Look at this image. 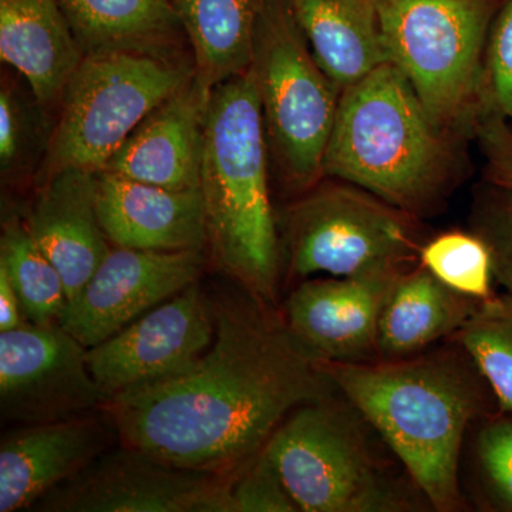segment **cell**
Returning <instances> with one entry per match:
<instances>
[{
  "label": "cell",
  "instance_id": "obj_24",
  "mask_svg": "<svg viewBox=\"0 0 512 512\" xmlns=\"http://www.w3.org/2000/svg\"><path fill=\"white\" fill-rule=\"evenodd\" d=\"M0 266L8 272L29 323L59 322L66 309L62 276L33 238L28 222L10 217L3 222Z\"/></svg>",
  "mask_w": 512,
  "mask_h": 512
},
{
  "label": "cell",
  "instance_id": "obj_23",
  "mask_svg": "<svg viewBox=\"0 0 512 512\" xmlns=\"http://www.w3.org/2000/svg\"><path fill=\"white\" fill-rule=\"evenodd\" d=\"M269 0H175L194 77L211 90L252 63L256 25Z\"/></svg>",
  "mask_w": 512,
  "mask_h": 512
},
{
  "label": "cell",
  "instance_id": "obj_17",
  "mask_svg": "<svg viewBox=\"0 0 512 512\" xmlns=\"http://www.w3.org/2000/svg\"><path fill=\"white\" fill-rule=\"evenodd\" d=\"M211 92L192 77L141 121L100 173L171 190L200 188L205 111Z\"/></svg>",
  "mask_w": 512,
  "mask_h": 512
},
{
  "label": "cell",
  "instance_id": "obj_3",
  "mask_svg": "<svg viewBox=\"0 0 512 512\" xmlns=\"http://www.w3.org/2000/svg\"><path fill=\"white\" fill-rule=\"evenodd\" d=\"M460 138L431 119L406 76L386 63L340 94L323 178L363 188L419 220L439 211L460 180Z\"/></svg>",
  "mask_w": 512,
  "mask_h": 512
},
{
  "label": "cell",
  "instance_id": "obj_7",
  "mask_svg": "<svg viewBox=\"0 0 512 512\" xmlns=\"http://www.w3.org/2000/svg\"><path fill=\"white\" fill-rule=\"evenodd\" d=\"M254 70L269 156L286 190L323 180L342 90L313 56L289 0H269L256 25Z\"/></svg>",
  "mask_w": 512,
  "mask_h": 512
},
{
  "label": "cell",
  "instance_id": "obj_16",
  "mask_svg": "<svg viewBox=\"0 0 512 512\" xmlns=\"http://www.w3.org/2000/svg\"><path fill=\"white\" fill-rule=\"evenodd\" d=\"M97 211L104 234L117 248L181 252L208 245L200 188L171 190L99 173Z\"/></svg>",
  "mask_w": 512,
  "mask_h": 512
},
{
  "label": "cell",
  "instance_id": "obj_32",
  "mask_svg": "<svg viewBox=\"0 0 512 512\" xmlns=\"http://www.w3.org/2000/svg\"><path fill=\"white\" fill-rule=\"evenodd\" d=\"M26 137V121L18 97L9 86L0 90V165L3 174L18 167Z\"/></svg>",
  "mask_w": 512,
  "mask_h": 512
},
{
  "label": "cell",
  "instance_id": "obj_5",
  "mask_svg": "<svg viewBox=\"0 0 512 512\" xmlns=\"http://www.w3.org/2000/svg\"><path fill=\"white\" fill-rule=\"evenodd\" d=\"M333 393L293 410L264 448L299 511L429 507L410 477L384 460L365 417L342 394L336 399Z\"/></svg>",
  "mask_w": 512,
  "mask_h": 512
},
{
  "label": "cell",
  "instance_id": "obj_21",
  "mask_svg": "<svg viewBox=\"0 0 512 512\" xmlns=\"http://www.w3.org/2000/svg\"><path fill=\"white\" fill-rule=\"evenodd\" d=\"M480 302L448 288L419 262L400 276L384 306L377 357L403 359L453 338Z\"/></svg>",
  "mask_w": 512,
  "mask_h": 512
},
{
  "label": "cell",
  "instance_id": "obj_12",
  "mask_svg": "<svg viewBox=\"0 0 512 512\" xmlns=\"http://www.w3.org/2000/svg\"><path fill=\"white\" fill-rule=\"evenodd\" d=\"M215 309L198 282L87 349V365L107 397L185 372L211 348Z\"/></svg>",
  "mask_w": 512,
  "mask_h": 512
},
{
  "label": "cell",
  "instance_id": "obj_31",
  "mask_svg": "<svg viewBox=\"0 0 512 512\" xmlns=\"http://www.w3.org/2000/svg\"><path fill=\"white\" fill-rule=\"evenodd\" d=\"M485 72L488 96L512 123V0H505L494 20Z\"/></svg>",
  "mask_w": 512,
  "mask_h": 512
},
{
  "label": "cell",
  "instance_id": "obj_30",
  "mask_svg": "<svg viewBox=\"0 0 512 512\" xmlns=\"http://www.w3.org/2000/svg\"><path fill=\"white\" fill-rule=\"evenodd\" d=\"M471 136L476 138L484 158L485 183L512 192V123L497 109L488 92Z\"/></svg>",
  "mask_w": 512,
  "mask_h": 512
},
{
  "label": "cell",
  "instance_id": "obj_15",
  "mask_svg": "<svg viewBox=\"0 0 512 512\" xmlns=\"http://www.w3.org/2000/svg\"><path fill=\"white\" fill-rule=\"evenodd\" d=\"M116 439V427L103 410L9 430L0 440V512L32 510Z\"/></svg>",
  "mask_w": 512,
  "mask_h": 512
},
{
  "label": "cell",
  "instance_id": "obj_1",
  "mask_svg": "<svg viewBox=\"0 0 512 512\" xmlns=\"http://www.w3.org/2000/svg\"><path fill=\"white\" fill-rule=\"evenodd\" d=\"M215 338L190 369L110 397L103 412L126 444L173 466L231 474L282 421L336 392L278 309L254 296L214 301Z\"/></svg>",
  "mask_w": 512,
  "mask_h": 512
},
{
  "label": "cell",
  "instance_id": "obj_25",
  "mask_svg": "<svg viewBox=\"0 0 512 512\" xmlns=\"http://www.w3.org/2000/svg\"><path fill=\"white\" fill-rule=\"evenodd\" d=\"M451 340L476 363L500 412L512 413V295L494 293L478 303L476 312Z\"/></svg>",
  "mask_w": 512,
  "mask_h": 512
},
{
  "label": "cell",
  "instance_id": "obj_10",
  "mask_svg": "<svg viewBox=\"0 0 512 512\" xmlns=\"http://www.w3.org/2000/svg\"><path fill=\"white\" fill-rule=\"evenodd\" d=\"M234 474L173 466L120 443L49 491L32 511L231 512Z\"/></svg>",
  "mask_w": 512,
  "mask_h": 512
},
{
  "label": "cell",
  "instance_id": "obj_13",
  "mask_svg": "<svg viewBox=\"0 0 512 512\" xmlns=\"http://www.w3.org/2000/svg\"><path fill=\"white\" fill-rule=\"evenodd\" d=\"M202 268V251L111 248L59 323L84 348H94L198 282Z\"/></svg>",
  "mask_w": 512,
  "mask_h": 512
},
{
  "label": "cell",
  "instance_id": "obj_4",
  "mask_svg": "<svg viewBox=\"0 0 512 512\" xmlns=\"http://www.w3.org/2000/svg\"><path fill=\"white\" fill-rule=\"evenodd\" d=\"M254 70L218 84L205 111L200 190L208 245L242 291L278 309L281 235Z\"/></svg>",
  "mask_w": 512,
  "mask_h": 512
},
{
  "label": "cell",
  "instance_id": "obj_33",
  "mask_svg": "<svg viewBox=\"0 0 512 512\" xmlns=\"http://www.w3.org/2000/svg\"><path fill=\"white\" fill-rule=\"evenodd\" d=\"M18 293L13 288L8 272L0 266V332L18 329L26 325Z\"/></svg>",
  "mask_w": 512,
  "mask_h": 512
},
{
  "label": "cell",
  "instance_id": "obj_19",
  "mask_svg": "<svg viewBox=\"0 0 512 512\" xmlns=\"http://www.w3.org/2000/svg\"><path fill=\"white\" fill-rule=\"evenodd\" d=\"M0 57L49 104L62 99L83 53L60 0H0Z\"/></svg>",
  "mask_w": 512,
  "mask_h": 512
},
{
  "label": "cell",
  "instance_id": "obj_27",
  "mask_svg": "<svg viewBox=\"0 0 512 512\" xmlns=\"http://www.w3.org/2000/svg\"><path fill=\"white\" fill-rule=\"evenodd\" d=\"M473 464L485 510L512 512V413L497 412L478 421Z\"/></svg>",
  "mask_w": 512,
  "mask_h": 512
},
{
  "label": "cell",
  "instance_id": "obj_18",
  "mask_svg": "<svg viewBox=\"0 0 512 512\" xmlns=\"http://www.w3.org/2000/svg\"><path fill=\"white\" fill-rule=\"evenodd\" d=\"M97 174L63 168L47 175L26 220L37 245L62 276L69 302L111 251L97 211Z\"/></svg>",
  "mask_w": 512,
  "mask_h": 512
},
{
  "label": "cell",
  "instance_id": "obj_29",
  "mask_svg": "<svg viewBox=\"0 0 512 512\" xmlns=\"http://www.w3.org/2000/svg\"><path fill=\"white\" fill-rule=\"evenodd\" d=\"M229 500L231 512L299 511L264 450L235 471Z\"/></svg>",
  "mask_w": 512,
  "mask_h": 512
},
{
  "label": "cell",
  "instance_id": "obj_8",
  "mask_svg": "<svg viewBox=\"0 0 512 512\" xmlns=\"http://www.w3.org/2000/svg\"><path fill=\"white\" fill-rule=\"evenodd\" d=\"M192 77V60L175 55L84 56L62 96L47 175L63 168L100 173L141 121Z\"/></svg>",
  "mask_w": 512,
  "mask_h": 512
},
{
  "label": "cell",
  "instance_id": "obj_2",
  "mask_svg": "<svg viewBox=\"0 0 512 512\" xmlns=\"http://www.w3.org/2000/svg\"><path fill=\"white\" fill-rule=\"evenodd\" d=\"M453 343L403 359L318 360L336 392L365 417L436 512L466 508L460 487L464 439L474 424L500 412L476 363Z\"/></svg>",
  "mask_w": 512,
  "mask_h": 512
},
{
  "label": "cell",
  "instance_id": "obj_26",
  "mask_svg": "<svg viewBox=\"0 0 512 512\" xmlns=\"http://www.w3.org/2000/svg\"><path fill=\"white\" fill-rule=\"evenodd\" d=\"M419 262L448 288L485 301L494 295L493 264L477 234L448 231L421 245Z\"/></svg>",
  "mask_w": 512,
  "mask_h": 512
},
{
  "label": "cell",
  "instance_id": "obj_9",
  "mask_svg": "<svg viewBox=\"0 0 512 512\" xmlns=\"http://www.w3.org/2000/svg\"><path fill=\"white\" fill-rule=\"evenodd\" d=\"M323 178L279 222L289 274L348 276L377 265L419 264L417 218L372 192Z\"/></svg>",
  "mask_w": 512,
  "mask_h": 512
},
{
  "label": "cell",
  "instance_id": "obj_6",
  "mask_svg": "<svg viewBox=\"0 0 512 512\" xmlns=\"http://www.w3.org/2000/svg\"><path fill=\"white\" fill-rule=\"evenodd\" d=\"M505 0H379L390 63L440 127L471 136L487 97L488 39Z\"/></svg>",
  "mask_w": 512,
  "mask_h": 512
},
{
  "label": "cell",
  "instance_id": "obj_20",
  "mask_svg": "<svg viewBox=\"0 0 512 512\" xmlns=\"http://www.w3.org/2000/svg\"><path fill=\"white\" fill-rule=\"evenodd\" d=\"M320 67L340 90L390 63L379 0H289Z\"/></svg>",
  "mask_w": 512,
  "mask_h": 512
},
{
  "label": "cell",
  "instance_id": "obj_11",
  "mask_svg": "<svg viewBox=\"0 0 512 512\" xmlns=\"http://www.w3.org/2000/svg\"><path fill=\"white\" fill-rule=\"evenodd\" d=\"M107 400L90 373L87 349L59 322L0 332L2 419L52 423L97 412Z\"/></svg>",
  "mask_w": 512,
  "mask_h": 512
},
{
  "label": "cell",
  "instance_id": "obj_14",
  "mask_svg": "<svg viewBox=\"0 0 512 512\" xmlns=\"http://www.w3.org/2000/svg\"><path fill=\"white\" fill-rule=\"evenodd\" d=\"M412 266L377 265L353 275L303 281L285 303L286 325L318 360H377L384 306Z\"/></svg>",
  "mask_w": 512,
  "mask_h": 512
},
{
  "label": "cell",
  "instance_id": "obj_22",
  "mask_svg": "<svg viewBox=\"0 0 512 512\" xmlns=\"http://www.w3.org/2000/svg\"><path fill=\"white\" fill-rule=\"evenodd\" d=\"M84 56L116 52L175 55L183 22L175 0H60Z\"/></svg>",
  "mask_w": 512,
  "mask_h": 512
},
{
  "label": "cell",
  "instance_id": "obj_28",
  "mask_svg": "<svg viewBox=\"0 0 512 512\" xmlns=\"http://www.w3.org/2000/svg\"><path fill=\"white\" fill-rule=\"evenodd\" d=\"M470 227L490 251L494 279L512 295V192L488 183L481 187Z\"/></svg>",
  "mask_w": 512,
  "mask_h": 512
}]
</instances>
